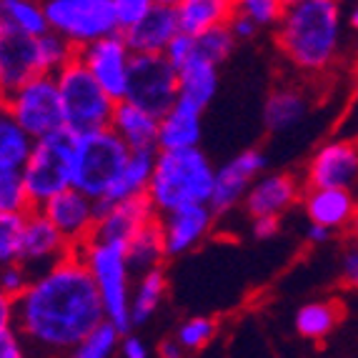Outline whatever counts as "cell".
<instances>
[{
    "instance_id": "1",
    "label": "cell",
    "mask_w": 358,
    "mask_h": 358,
    "mask_svg": "<svg viewBox=\"0 0 358 358\" xmlns=\"http://www.w3.org/2000/svg\"><path fill=\"white\" fill-rule=\"evenodd\" d=\"M106 321L101 296L85 263L73 253L36 275L15 301V331L33 358H66Z\"/></svg>"
},
{
    "instance_id": "2",
    "label": "cell",
    "mask_w": 358,
    "mask_h": 358,
    "mask_svg": "<svg viewBox=\"0 0 358 358\" xmlns=\"http://www.w3.org/2000/svg\"><path fill=\"white\" fill-rule=\"evenodd\" d=\"M341 33L343 10L336 0H293L278 23V48L293 68L318 73L338 55Z\"/></svg>"
},
{
    "instance_id": "3",
    "label": "cell",
    "mask_w": 358,
    "mask_h": 358,
    "mask_svg": "<svg viewBox=\"0 0 358 358\" xmlns=\"http://www.w3.org/2000/svg\"><path fill=\"white\" fill-rule=\"evenodd\" d=\"M215 166L201 148L158 150L148 201L155 215H171L191 206H208L213 196Z\"/></svg>"
},
{
    "instance_id": "4",
    "label": "cell",
    "mask_w": 358,
    "mask_h": 358,
    "mask_svg": "<svg viewBox=\"0 0 358 358\" xmlns=\"http://www.w3.org/2000/svg\"><path fill=\"white\" fill-rule=\"evenodd\" d=\"M76 256L85 263L90 278L101 296L106 321L113 323L120 334H131V299H133V268L123 245L88 243L78 248Z\"/></svg>"
},
{
    "instance_id": "5",
    "label": "cell",
    "mask_w": 358,
    "mask_h": 358,
    "mask_svg": "<svg viewBox=\"0 0 358 358\" xmlns=\"http://www.w3.org/2000/svg\"><path fill=\"white\" fill-rule=\"evenodd\" d=\"M128 158H131L128 145L110 128L78 136L76 158H73V188L101 203L118 180Z\"/></svg>"
},
{
    "instance_id": "6",
    "label": "cell",
    "mask_w": 358,
    "mask_h": 358,
    "mask_svg": "<svg viewBox=\"0 0 358 358\" xmlns=\"http://www.w3.org/2000/svg\"><path fill=\"white\" fill-rule=\"evenodd\" d=\"M55 83H58L66 131H71L73 136H85V133L110 126L115 103L96 83V78L90 76L88 68L80 63V58L68 63L55 76Z\"/></svg>"
},
{
    "instance_id": "7",
    "label": "cell",
    "mask_w": 358,
    "mask_h": 358,
    "mask_svg": "<svg viewBox=\"0 0 358 358\" xmlns=\"http://www.w3.org/2000/svg\"><path fill=\"white\" fill-rule=\"evenodd\" d=\"M78 136L71 131H58L48 138L36 141L33 155L23 168V183L33 210L73 188V158H76Z\"/></svg>"
},
{
    "instance_id": "8",
    "label": "cell",
    "mask_w": 358,
    "mask_h": 358,
    "mask_svg": "<svg viewBox=\"0 0 358 358\" xmlns=\"http://www.w3.org/2000/svg\"><path fill=\"white\" fill-rule=\"evenodd\" d=\"M48 30L76 50L120 33L115 0H48L43 3Z\"/></svg>"
},
{
    "instance_id": "9",
    "label": "cell",
    "mask_w": 358,
    "mask_h": 358,
    "mask_svg": "<svg viewBox=\"0 0 358 358\" xmlns=\"http://www.w3.org/2000/svg\"><path fill=\"white\" fill-rule=\"evenodd\" d=\"M6 113L10 115L33 141L48 138L66 128L63 106L55 76H36L18 90L6 96Z\"/></svg>"
},
{
    "instance_id": "10",
    "label": "cell",
    "mask_w": 358,
    "mask_h": 358,
    "mask_svg": "<svg viewBox=\"0 0 358 358\" xmlns=\"http://www.w3.org/2000/svg\"><path fill=\"white\" fill-rule=\"evenodd\" d=\"M126 101L161 120L178 103V71L166 55H136Z\"/></svg>"
},
{
    "instance_id": "11",
    "label": "cell",
    "mask_w": 358,
    "mask_h": 358,
    "mask_svg": "<svg viewBox=\"0 0 358 358\" xmlns=\"http://www.w3.org/2000/svg\"><path fill=\"white\" fill-rule=\"evenodd\" d=\"M78 58L88 68L90 76L96 78V83L110 96V101H126L128 78H131V66L133 58H136L131 53V48H128L126 38L120 33L103 38V41L93 43L88 48L78 50Z\"/></svg>"
},
{
    "instance_id": "12",
    "label": "cell",
    "mask_w": 358,
    "mask_h": 358,
    "mask_svg": "<svg viewBox=\"0 0 358 358\" xmlns=\"http://www.w3.org/2000/svg\"><path fill=\"white\" fill-rule=\"evenodd\" d=\"M266 153L258 148H248L243 153L233 155L231 161L215 168L213 196H210V210L215 215H226L233 208L243 206V198L253 180L266 173Z\"/></svg>"
},
{
    "instance_id": "13",
    "label": "cell",
    "mask_w": 358,
    "mask_h": 358,
    "mask_svg": "<svg viewBox=\"0 0 358 358\" xmlns=\"http://www.w3.org/2000/svg\"><path fill=\"white\" fill-rule=\"evenodd\" d=\"M41 213L53 223V228L68 241L73 251H78L93 238L101 208L85 193L68 188V191H63L60 196H55L53 201L43 206Z\"/></svg>"
},
{
    "instance_id": "14",
    "label": "cell",
    "mask_w": 358,
    "mask_h": 358,
    "mask_svg": "<svg viewBox=\"0 0 358 358\" xmlns=\"http://www.w3.org/2000/svg\"><path fill=\"white\" fill-rule=\"evenodd\" d=\"M73 248L68 241L53 228V223L41 213V210H30L25 215L23 228V245H20V263L33 273V278L53 266L63 263L68 256H73Z\"/></svg>"
},
{
    "instance_id": "15",
    "label": "cell",
    "mask_w": 358,
    "mask_h": 358,
    "mask_svg": "<svg viewBox=\"0 0 358 358\" xmlns=\"http://www.w3.org/2000/svg\"><path fill=\"white\" fill-rule=\"evenodd\" d=\"M98 208H101V213H98L96 231L90 238L93 243L126 248L148 223L158 221L148 198H133V201H123V203H98Z\"/></svg>"
},
{
    "instance_id": "16",
    "label": "cell",
    "mask_w": 358,
    "mask_h": 358,
    "mask_svg": "<svg viewBox=\"0 0 358 358\" xmlns=\"http://www.w3.org/2000/svg\"><path fill=\"white\" fill-rule=\"evenodd\" d=\"M358 176V148L348 141H331L310 155L306 168L308 191H348Z\"/></svg>"
},
{
    "instance_id": "17",
    "label": "cell",
    "mask_w": 358,
    "mask_h": 358,
    "mask_svg": "<svg viewBox=\"0 0 358 358\" xmlns=\"http://www.w3.org/2000/svg\"><path fill=\"white\" fill-rule=\"evenodd\" d=\"M178 33L176 0H153L145 18L120 36L126 38L133 55H163Z\"/></svg>"
},
{
    "instance_id": "18",
    "label": "cell",
    "mask_w": 358,
    "mask_h": 358,
    "mask_svg": "<svg viewBox=\"0 0 358 358\" xmlns=\"http://www.w3.org/2000/svg\"><path fill=\"white\" fill-rule=\"evenodd\" d=\"M301 196L299 180L288 173H263L253 180L243 198L248 218H281Z\"/></svg>"
},
{
    "instance_id": "19",
    "label": "cell",
    "mask_w": 358,
    "mask_h": 358,
    "mask_svg": "<svg viewBox=\"0 0 358 358\" xmlns=\"http://www.w3.org/2000/svg\"><path fill=\"white\" fill-rule=\"evenodd\" d=\"M215 221L210 206H191V208L176 210L171 215L158 218L166 243V256H183L193 251L198 243H203Z\"/></svg>"
},
{
    "instance_id": "20",
    "label": "cell",
    "mask_w": 358,
    "mask_h": 358,
    "mask_svg": "<svg viewBox=\"0 0 358 358\" xmlns=\"http://www.w3.org/2000/svg\"><path fill=\"white\" fill-rule=\"evenodd\" d=\"M36 76H41L36 60V41L20 36L0 38V93L8 96Z\"/></svg>"
},
{
    "instance_id": "21",
    "label": "cell",
    "mask_w": 358,
    "mask_h": 358,
    "mask_svg": "<svg viewBox=\"0 0 358 358\" xmlns=\"http://www.w3.org/2000/svg\"><path fill=\"white\" fill-rule=\"evenodd\" d=\"M158 123L161 120L145 113L143 108L120 101L115 103L113 118L108 128L128 145L131 153H141V150H158Z\"/></svg>"
},
{
    "instance_id": "22",
    "label": "cell",
    "mask_w": 358,
    "mask_h": 358,
    "mask_svg": "<svg viewBox=\"0 0 358 358\" xmlns=\"http://www.w3.org/2000/svg\"><path fill=\"white\" fill-rule=\"evenodd\" d=\"M201 138H203V113L185 103H176L158 123V150L201 148Z\"/></svg>"
},
{
    "instance_id": "23",
    "label": "cell",
    "mask_w": 358,
    "mask_h": 358,
    "mask_svg": "<svg viewBox=\"0 0 358 358\" xmlns=\"http://www.w3.org/2000/svg\"><path fill=\"white\" fill-rule=\"evenodd\" d=\"M180 33L198 38L213 28L228 25L236 13V3L231 0H176Z\"/></svg>"
},
{
    "instance_id": "24",
    "label": "cell",
    "mask_w": 358,
    "mask_h": 358,
    "mask_svg": "<svg viewBox=\"0 0 358 358\" xmlns=\"http://www.w3.org/2000/svg\"><path fill=\"white\" fill-rule=\"evenodd\" d=\"M303 208L313 226H323L329 231L343 228L356 215V201L351 191H308L303 198Z\"/></svg>"
},
{
    "instance_id": "25",
    "label": "cell",
    "mask_w": 358,
    "mask_h": 358,
    "mask_svg": "<svg viewBox=\"0 0 358 358\" xmlns=\"http://www.w3.org/2000/svg\"><path fill=\"white\" fill-rule=\"evenodd\" d=\"M308 115V101L299 88H273L263 103V123L271 133H286L301 126Z\"/></svg>"
},
{
    "instance_id": "26",
    "label": "cell",
    "mask_w": 358,
    "mask_h": 358,
    "mask_svg": "<svg viewBox=\"0 0 358 358\" xmlns=\"http://www.w3.org/2000/svg\"><path fill=\"white\" fill-rule=\"evenodd\" d=\"M218 93V68L208 60L193 58L178 71V103L203 113Z\"/></svg>"
},
{
    "instance_id": "27",
    "label": "cell",
    "mask_w": 358,
    "mask_h": 358,
    "mask_svg": "<svg viewBox=\"0 0 358 358\" xmlns=\"http://www.w3.org/2000/svg\"><path fill=\"white\" fill-rule=\"evenodd\" d=\"M155 155H158V150L131 153L128 163L120 171L118 180H115L113 188L108 191V196L103 198L101 203H123V201L148 196L150 178H153V168H155Z\"/></svg>"
},
{
    "instance_id": "28",
    "label": "cell",
    "mask_w": 358,
    "mask_h": 358,
    "mask_svg": "<svg viewBox=\"0 0 358 358\" xmlns=\"http://www.w3.org/2000/svg\"><path fill=\"white\" fill-rule=\"evenodd\" d=\"M48 33L43 3L33 0H0V38H41Z\"/></svg>"
},
{
    "instance_id": "29",
    "label": "cell",
    "mask_w": 358,
    "mask_h": 358,
    "mask_svg": "<svg viewBox=\"0 0 358 358\" xmlns=\"http://www.w3.org/2000/svg\"><path fill=\"white\" fill-rule=\"evenodd\" d=\"M166 296H168V278L163 266L138 275V281L133 283V299H131L133 326H145L158 313Z\"/></svg>"
},
{
    "instance_id": "30",
    "label": "cell",
    "mask_w": 358,
    "mask_h": 358,
    "mask_svg": "<svg viewBox=\"0 0 358 358\" xmlns=\"http://www.w3.org/2000/svg\"><path fill=\"white\" fill-rule=\"evenodd\" d=\"M126 256L131 263L133 273H145V271L161 268V263L166 256V243H163L161 223L153 221L138 233L136 238L126 245Z\"/></svg>"
},
{
    "instance_id": "31",
    "label": "cell",
    "mask_w": 358,
    "mask_h": 358,
    "mask_svg": "<svg viewBox=\"0 0 358 358\" xmlns=\"http://www.w3.org/2000/svg\"><path fill=\"white\" fill-rule=\"evenodd\" d=\"M36 141L8 113H0V171H23Z\"/></svg>"
},
{
    "instance_id": "32",
    "label": "cell",
    "mask_w": 358,
    "mask_h": 358,
    "mask_svg": "<svg viewBox=\"0 0 358 358\" xmlns=\"http://www.w3.org/2000/svg\"><path fill=\"white\" fill-rule=\"evenodd\" d=\"M293 323H296V331L303 338L318 341L323 336H329L338 323V308L329 301H313V303H306L296 310V321Z\"/></svg>"
},
{
    "instance_id": "33",
    "label": "cell",
    "mask_w": 358,
    "mask_h": 358,
    "mask_svg": "<svg viewBox=\"0 0 358 358\" xmlns=\"http://www.w3.org/2000/svg\"><path fill=\"white\" fill-rule=\"evenodd\" d=\"M76 58H78V50L73 48L66 38L55 36L50 30L45 36L36 38V60L41 76H58Z\"/></svg>"
},
{
    "instance_id": "34",
    "label": "cell",
    "mask_w": 358,
    "mask_h": 358,
    "mask_svg": "<svg viewBox=\"0 0 358 358\" xmlns=\"http://www.w3.org/2000/svg\"><path fill=\"white\" fill-rule=\"evenodd\" d=\"M120 338H123V334L115 329L113 323L103 321L66 358H115L120 348Z\"/></svg>"
},
{
    "instance_id": "35",
    "label": "cell",
    "mask_w": 358,
    "mask_h": 358,
    "mask_svg": "<svg viewBox=\"0 0 358 358\" xmlns=\"http://www.w3.org/2000/svg\"><path fill=\"white\" fill-rule=\"evenodd\" d=\"M33 210L23 183V171H0V213L28 215Z\"/></svg>"
},
{
    "instance_id": "36",
    "label": "cell",
    "mask_w": 358,
    "mask_h": 358,
    "mask_svg": "<svg viewBox=\"0 0 358 358\" xmlns=\"http://www.w3.org/2000/svg\"><path fill=\"white\" fill-rule=\"evenodd\" d=\"M236 50V38L231 36L228 25H221V28H213L203 36L196 38V58L208 60L215 68L223 66L228 58Z\"/></svg>"
},
{
    "instance_id": "37",
    "label": "cell",
    "mask_w": 358,
    "mask_h": 358,
    "mask_svg": "<svg viewBox=\"0 0 358 358\" xmlns=\"http://www.w3.org/2000/svg\"><path fill=\"white\" fill-rule=\"evenodd\" d=\"M215 334H218V321H215V318L191 316L176 329L173 338L178 341L180 346H183V351L188 353V351H201V348H206L210 341L215 338Z\"/></svg>"
},
{
    "instance_id": "38",
    "label": "cell",
    "mask_w": 358,
    "mask_h": 358,
    "mask_svg": "<svg viewBox=\"0 0 358 358\" xmlns=\"http://www.w3.org/2000/svg\"><path fill=\"white\" fill-rule=\"evenodd\" d=\"M25 215L0 213V268L10 263H20Z\"/></svg>"
},
{
    "instance_id": "39",
    "label": "cell",
    "mask_w": 358,
    "mask_h": 358,
    "mask_svg": "<svg viewBox=\"0 0 358 358\" xmlns=\"http://www.w3.org/2000/svg\"><path fill=\"white\" fill-rule=\"evenodd\" d=\"M243 15L253 20L258 28H271V25H278L286 13V3H278V0H241L236 3Z\"/></svg>"
},
{
    "instance_id": "40",
    "label": "cell",
    "mask_w": 358,
    "mask_h": 358,
    "mask_svg": "<svg viewBox=\"0 0 358 358\" xmlns=\"http://www.w3.org/2000/svg\"><path fill=\"white\" fill-rule=\"evenodd\" d=\"M30 283H33V273L23 263H10L6 268H0V293L10 301H18L28 291Z\"/></svg>"
},
{
    "instance_id": "41",
    "label": "cell",
    "mask_w": 358,
    "mask_h": 358,
    "mask_svg": "<svg viewBox=\"0 0 358 358\" xmlns=\"http://www.w3.org/2000/svg\"><path fill=\"white\" fill-rule=\"evenodd\" d=\"M153 0H115V13H118V25L120 33L131 30L145 18V13L150 10Z\"/></svg>"
},
{
    "instance_id": "42",
    "label": "cell",
    "mask_w": 358,
    "mask_h": 358,
    "mask_svg": "<svg viewBox=\"0 0 358 358\" xmlns=\"http://www.w3.org/2000/svg\"><path fill=\"white\" fill-rule=\"evenodd\" d=\"M163 55H166L168 63H171L176 71H180L185 63H191V60L196 58V38L185 36V33H178V36L171 41V45H168Z\"/></svg>"
},
{
    "instance_id": "43",
    "label": "cell",
    "mask_w": 358,
    "mask_h": 358,
    "mask_svg": "<svg viewBox=\"0 0 358 358\" xmlns=\"http://www.w3.org/2000/svg\"><path fill=\"white\" fill-rule=\"evenodd\" d=\"M0 358H33L30 356L28 343H25L23 336L15 331V326L0 334Z\"/></svg>"
},
{
    "instance_id": "44",
    "label": "cell",
    "mask_w": 358,
    "mask_h": 358,
    "mask_svg": "<svg viewBox=\"0 0 358 358\" xmlns=\"http://www.w3.org/2000/svg\"><path fill=\"white\" fill-rule=\"evenodd\" d=\"M341 281L358 288V243H351L341 256Z\"/></svg>"
},
{
    "instance_id": "45",
    "label": "cell",
    "mask_w": 358,
    "mask_h": 358,
    "mask_svg": "<svg viewBox=\"0 0 358 358\" xmlns=\"http://www.w3.org/2000/svg\"><path fill=\"white\" fill-rule=\"evenodd\" d=\"M228 30H231V36L236 38V43H238V41H251L258 33V25L236 8V13H233L231 20H228Z\"/></svg>"
},
{
    "instance_id": "46",
    "label": "cell",
    "mask_w": 358,
    "mask_h": 358,
    "mask_svg": "<svg viewBox=\"0 0 358 358\" xmlns=\"http://www.w3.org/2000/svg\"><path fill=\"white\" fill-rule=\"evenodd\" d=\"M120 358H150V348L148 343H145L141 336H136L131 331V334H126L123 338H120V348H118Z\"/></svg>"
},
{
    "instance_id": "47",
    "label": "cell",
    "mask_w": 358,
    "mask_h": 358,
    "mask_svg": "<svg viewBox=\"0 0 358 358\" xmlns=\"http://www.w3.org/2000/svg\"><path fill=\"white\" fill-rule=\"evenodd\" d=\"M281 233V218H253L251 236L256 241H271Z\"/></svg>"
},
{
    "instance_id": "48",
    "label": "cell",
    "mask_w": 358,
    "mask_h": 358,
    "mask_svg": "<svg viewBox=\"0 0 358 358\" xmlns=\"http://www.w3.org/2000/svg\"><path fill=\"white\" fill-rule=\"evenodd\" d=\"M13 323H15V301L0 293V334L13 329Z\"/></svg>"
},
{
    "instance_id": "49",
    "label": "cell",
    "mask_w": 358,
    "mask_h": 358,
    "mask_svg": "<svg viewBox=\"0 0 358 358\" xmlns=\"http://www.w3.org/2000/svg\"><path fill=\"white\" fill-rule=\"evenodd\" d=\"M185 351L173 336H168L158 343V358H183Z\"/></svg>"
},
{
    "instance_id": "50",
    "label": "cell",
    "mask_w": 358,
    "mask_h": 358,
    "mask_svg": "<svg viewBox=\"0 0 358 358\" xmlns=\"http://www.w3.org/2000/svg\"><path fill=\"white\" fill-rule=\"evenodd\" d=\"M306 236H308V241H313V243H326V241L331 238V231H329V228L313 226V223H310L308 233H306Z\"/></svg>"
},
{
    "instance_id": "51",
    "label": "cell",
    "mask_w": 358,
    "mask_h": 358,
    "mask_svg": "<svg viewBox=\"0 0 358 358\" xmlns=\"http://www.w3.org/2000/svg\"><path fill=\"white\" fill-rule=\"evenodd\" d=\"M346 18H348V25H351L353 30H358V3L356 6H351V10H348Z\"/></svg>"
},
{
    "instance_id": "52",
    "label": "cell",
    "mask_w": 358,
    "mask_h": 358,
    "mask_svg": "<svg viewBox=\"0 0 358 358\" xmlns=\"http://www.w3.org/2000/svg\"><path fill=\"white\" fill-rule=\"evenodd\" d=\"M0 113H6V96L0 93Z\"/></svg>"
},
{
    "instance_id": "53",
    "label": "cell",
    "mask_w": 358,
    "mask_h": 358,
    "mask_svg": "<svg viewBox=\"0 0 358 358\" xmlns=\"http://www.w3.org/2000/svg\"><path fill=\"white\" fill-rule=\"evenodd\" d=\"M353 236H356V243H358V218H356V223H353Z\"/></svg>"
}]
</instances>
